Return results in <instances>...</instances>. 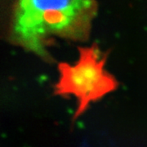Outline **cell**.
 I'll return each instance as SVG.
<instances>
[{"mask_svg": "<svg viewBox=\"0 0 147 147\" xmlns=\"http://www.w3.org/2000/svg\"><path fill=\"white\" fill-rule=\"evenodd\" d=\"M96 8L95 0H17L13 36L27 49L44 53L51 37L84 39Z\"/></svg>", "mask_w": 147, "mask_h": 147, "instance_id": "obj_1", "label": "cell"}, {"mask_svg": "<svg viewBox=\"0 0 147 147\" xmlns=\"http://www.w3.org/2000/svg\"><path fill=\"white\" fill-rule=\"evenodd\" d=\"M106 58L95 46L79 48V59L72 65H59L55 93L72 96L77 100L74 119L84 113L92 102L117 88L116 79L105 70Z\"/></svg>", "mask_w": 147, "mask_h": 147, "instance_id": "obj_2", "label": "cell"}]
</instances>
